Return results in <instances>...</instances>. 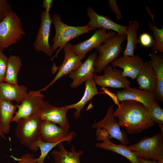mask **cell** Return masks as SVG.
Wrapping results in <instances>:
<instances>
[{
	"label": "cell",
	"instance_id": "cell-1",
	"mask_svg": "<svg viewBox=\"0 0 163 163\" xmlns=\"http://www.w3.org/2000/svg\"><path fill=\"white\" fill-rule=\"evenodd\" d=\"M118 118L120 127H125L128 133H141L154 124L147 108L142 104L135 101L124 100L114 112Z\"/></svg>",
	"mask_w": 163,
	"mask_h": 163
},
{
	"label": "cell",
	"instance_id": "cell-2",
	"mask_svg": "<svg viewBox=\"0 0 163 163\" xmlns=\"http://www.w3.org/2000/svg\"><path fill=\"white\" fill-rule=\"evenodd\" d=\"M52 19L55 33L52 40L53 43L51 48L53 52L55 51L57 48H59L51 58V61L57 57L60 51L70 40L90 31L96 30L87 25L75 26L67 25L62 21L61 16L58 13L54 14Z\"/></svg>",
	"mask_w": 163,
	"mask_h": 163
},
{
	"label": "cell",
	"instance_id": "cell-3",
	"mask_svg": "<svg viewBox=\"0 0 163 163\" xmlns=\"http://www.w3.org/2000/svg\"><path fill=\"white\" fill-rule=\"evenodd\" d=\"M126 39L125 35L117 34L95 49L98 54L94 64V74L101 73L107 65L118 57L122 49L121 45Z\"/></svg>",
	"mask_w": 163,
	"mask_h": 163
},
{
	"label": "cell",
	"instance_id": "cell-4",
	"mask_svg": "<svg viewBox=\"0 0 163 163\" xmlns=\"http://www.w3.org/2000/svg\"><path fill=\"white\" fill-rule=\"evenodd\" d=\"M127 148L138 157L158 161L163 158V132L145 137Z\"/></svg>",
	"mask_w": 163,
	"mask_h": 163
},
{
	"label": "cell",
	"instance_id": "cell-5",
	"mask_svg": "<svg viewBox=\"0 0 163 163\" xmlns=\"http://www.w3.org/2000/svg\"><path fill=\"white\" fill-rule=\"evenodd\" d=\"M25 34L21 19L12 10L0 22V45L4 49L16 43Z\"/></svg>",
	"mask_w": 163,
	"mask_h": 163
},
{
	"label": "cell",
	"instance_id": "cell-6",
	"mask_svg": "<svg viewBox=\"0 0 163 163\" xmlns=\"http://www.w3.org/2000/svg\"><path fill=\"white\" fill-rule=\"evenodd\" d=\"M41 121L36 113L16 122L15 136L22 145L34 152L37 151L34 145L39 138Z\"/></svg>",
	"mask_w": 163,
	"mask_h": 163
},
{
	"label": "cell",
	"instance_id": "cell-7",
	"mask_svg": "<svg viewBox=\"0 0 163 163\" xmlns=\"http://www.w3.org/2000/svg\"><path fill=\"white\" fill-rule=\"evenodd\" d=\"M114 111L113 106H109L104 118L93 123L91 126L105 133L109 139L111 138L116 139L119 141L121 144L127 145L129 143V139L126 133L121 129L120 124L114 115Z\"/></svg>",
	"mask_w": 163,
	"mask_h": 163
},
{
	"label": "cell",
	"instance_id": "cell-8",
	"mask_svg": "<svg viewBox=\"0 0 163 163\" xmlns=\"http://www.w3.org/2000/svg\"><path fill=\"white\" fill-rule=\"evenodd\" d=\"M103 71V75L94 74L93 77L96 84L101 88L124 89L131 87V82L122 75L121 69H117L109 65Z\"/></svg>",
	"mask_w": 163,
	"mask_h": 163
},
{
	"label": "cell",
	"instance_id": "cell-9",
	"mask_svg": "<svg viewBox=\"0 0 163 163\" xmlns=\"http://www.w3.org/2000/svg\"><path fill=\"white\" fill-rule=\"evenodd\" d=\"M68 110L66 106H55L43 100L36 113L41 120L54 123L64 129L69 130L70 125L67 116Z\"/></svg>",
	"mask_w": 163,
	"mask_h": 163
},
{
	"label": "cell",
	"instance_id": "cell-10",
	"mask_svg": "<svg viewBox=\"0 0 163 163\" xmlns=\"http://www.w3.org/2000/svg\"><path fill=\"white\" fill-rule=\"evenodd\" d=\"M44 97L40 90L29 91L20 104H17L18 110L11 122L16 123L21 119L27 118L36 113Z\"/></svg>",
	"mask_w": 163,
	"mask_h": 163
},
{
	"label": "cell",
	"instance_id": "cell-11",
	"mask_svg": "<svg viewBox=\"0 0 163 163\" xmlns=\"http://www.w3.org/2000/svg\"><path fill=\"white\" fill-rule=\"evenodd\" d=\"M65 56L64 60L59 67L56 75L53 80L46 86L40 90L46 91L58 80L76 70L82 63V60L85 57L76 55L72 47V44L68 43L63 48Z\"/></svg>",
	"mask_w": 163,
	"mask_h": 163
},
{
	"label": "cell",
	"instance_id": "cell-12",
	"mask_svg": "<svg viewBox=\"0 0 163 163\" xmlns=\"http://www.w3.org/2000/svg\"><path fill=\"white\" fill-rule=\"evenodd\" d=\"M40 17V24L33 44V48L35 50L42 52L50 56L53 53L49 41L52 19L50 12L45 10L41 13Z\"/></svg>",
	"mask_w": 163,
	"mask_h": 163
},
{
	"label": "cell",
	"instance_id": "cell-13",
	"mask_svg": "<svg viewBox=\"0 0 163 163\" xmlns=\"http://www.w3.org/2000/svg\"><path fill=\"white\" fill-rule=\"evenodd\" d=\"M69 133V130L64 129L56 123L42 120L39 139L44 142H55L63 140L69 144L76 135L73 131Z\"/></svg>",
	"mask_w": 163,
	"mask_h": 163
},
{
	"label": "cell",
	"instance_id": "cell-14",
	"mask_svg": "<svg viewBox=\"0 0 163 163\" xmlns=\"http://www.w3.org/2000/svg\"><path fill=\"white\" fill-rule=\"evenodd\" d=\"M116 95L120 102L124 100H132L140 102L147 108L155 106L158 103L154 92L131 87L120 91H117Z\"/></svg>",
	"mask_w": 163,
	"mask_h": 163
},
{
	"label": "cell",
	"instance_id": "cell-15",
	"mask_svg": "<svg viewBox=\"0 0 163 163\" xmlns=\"http://www.w3.org/2000/svg\"><path fill=\"white\" fill-rule=\"evenodd\" d=\"M117 33L113 31L107 32L102 29L96 30L88 39L75 44L72 45L73 49L77 55L85 57V54L93 49H95L108 39L115 36Z\"/></svg>",
	"mask_w": 163,
	"mask_h": 163
},
{
	"label": "cell",
	"instance_id": "cell-16",
	"mask_svg": "<svg viewBox=\"0 0 163 163\" xmlns=\"http://www.w3.org/2000/svg\"><path fill=\"white\" fill-rule=\"evenodd\" d=\"M97 55L96 51L90 54L78 68L68 74V77L72 80L70 85L71 88H76L93 78L95 71L94 64Z\"/></svg>",
	"mask_w": 163,
	"mask_h": 163
},
{
	"label": "cell",
	"instance_id": "cell-17",
	"mask_svg": "<svg viewBox=\"0 0 163 163\" xmlns=\"http://www.w3.org/2000/svg\"><path fill=\"white\" fill-rule=\"evenodd\" d=\"M87 12L90 20L87 25L96 30L102 29L111 30L117 34L126 36L127 26L119 24L107 16L97 14L91 7L87 8Z\"/></svg>",
	"mask_w": 163,
	"mask_h": 163
},
{
	"label": "cell",
	"instance_id": "cell-18",
	"mask_svg": "<svg viewBox=\"0 0 163 163\" xmlns=\"http://www.w3.org/2000/svg\"><path fill=\"white\" fill-rule=\"evenodd\" d=\"M143 59L138 55L133 56H123L118 57L111 63L114 68L122 69V74L134 80L142 68L144 63Z\"/></svg>",
	"mask_w": 163,
	"mask_h": 163
},
{
	"label": "cell",
	"instance_id": "cell-19",
	"mask_svg": "<svg viewBox=\"0 0 163 163\" xmlns=\"http://www.w3.org/2000/svg\"><path fill=\"white\" fill-rule=\"evenodd\" d=\"M96 136L98 141L101 142L97 143L95 146L105 150L110 151L120 154L128 159L131 163H140L138 157L133 152L127 148V146L122 144L117 145L111 142L105 134L96 130Z\"/></svg>",
	"mask_w": 163,
	"mask_h": 163
},
{
	"label": "cell",
	"instance_id": "cell-20",
	"mask_svg": "<svg viewBox=\"0 0 163 163\" xmlns=\"http://www.w3.org/2000/svg\"><path fill=\"white\" fill-rule=\"evenodd\" d=\"M27 93V88L25 85L12 84L4 82L0 83V100L14 101L19 104Z\"/></svg>",
	"mask_w": 163,
	"mask_h": 163
},
{
	"label": "cell",
	"instance_id": "cell-21",
	"mask_svg": "<svg viewBox=\"0 0 163 163\" xmlns=\"http://www.w3.org/2000/svg\"><path fill=\"white\" fill-rule=\"evenodd\" d=\"M136 79L139 89L155 93L156 78L149 61L144 62Z\"/></svg>",
	"mask_w": 163,
	"mask_h": 163
},
{
	"label": "cell",
	"instance_id": "cell-22",
	"mask_svg": "<svg viewBox=\"0 0 163 163\" xmlns=\"http://www.w3.org/2000/svg\"><path fill=\"white\" fill-rule=\"evenodd\" d=\"M149 61L155 74L156 87L155 94L158 101H163V57L161 53L149 54Z\"/></svg>",
	"mask_w": 163,
	"mask_h": 163
},
{
	"label": "cell",
	"instance_id": "cell-23",
	"mask_svg": "<svg viewBox=\"0 0 163 163\" xmlns=\"http://www.w3.org/2000/svg\"><path fill=\"white\" fill-rule=\"evenodd\" d=\"M96 84L93 78H91L85 82V89L84 94L81 99L77 102L66 106L69 110L75 109L73 115L75 119L79 118L81 112L86 104L96 95L98 94Z\"/></svg>",
	"mask_w": 163,
	"mask_h": 163
},
{
	"label": "cell",
	"instance_id": "cell-24",
	"mask_svg": "<svg viewBox=\"0 0 163 163\" xmlns=\"http://www.w3.org/2000/svg\"><path fill=\"white\" fill-rule=\"evenodd\" d=\"M57 145L59 150H54L51 152L55 163H81L80 157L84 153L83 150L77 151L75 147L72 146L70 151H69L62 142Z\"/></svg>",
	"mask_w": 163,
	"mask_h": 163
},
{
	"label": "cell",
	"instance_id": "cell-25",
	"mask_svg": "<svg viewBox=\"0 0 163 163\" xmlns=\"http://www.w3.org/2000/svg\"><path fill=\"white\" fill-rule=\"evenodd\" d=\"M17 104L11 102L0 100V120L2 131L7 134L10 130V124L14 114L17 109Z\"/></svg>",
	"mask_w": 163,
	"mask_h": 163
},
{
	"label": "cell",
	"instance_id": "cell-26",
	"mask_svg": "<svg viewBox=\"0 0 163 163\" xmlns=\"http://www.w3.org/2000/svg\"><path fill=\"white\" fill-rule=\"evenodd\" d=\"M139 26V23L136 20L129 21L128 25L127 26L126 34V46L123 56H132L134 55L136 46L139 43V40L137 37Z\"/></svg>",
	"mask_w": 163,
	"mask_h": 163
},
{
	"label": "cell",
	"instance_id": "cell-27",
	"mask_svg": "<svg viewBox=\"0 0 163 163\" xmlns=\"http://www.w3.org/2000/svg\"><path fill=\"white\" fill-rule=\"evenodd\" d=\"M23 65L20 57L11 55L8 58V65L4 81L12 84H17V77Z\"/></svg>",
	"mask_w": 163,
	"mask_h": 163
},
{
	"label": "cell",
	"instance_id": "cell-28",
	"mask_svg": "<svg viewBox=\"0 0 163 163\" xmlns=\"http://www.w3.org/2000/svg\"><path fill=\"white\" fill-rule=\"evenodd\" d=\"M153 24L152 22L148 23V26L152 32L154 37L152 47L153 53H157L158 52L161 54L163 53V27L161 29L158 28L155 25L154 19H153Z\"/></svg>",
	"mask_w": 163,
	"mask_h": 163
},
{
	"label": "cell",
	"instance_id": "cell-29",
	"mask_svg": "<svg viewBox=\"0 0 163 163\" xmlns=\"http://www.w3.org/2000/svg\"><path fill=\"white\" fill-rule=\"evenodd\" d=\"M64 141L61 140L55 142H43L39 139L34 145L36 151L39 148L40 150V155L36 159L37 163H44L45 159L50 151L59 143Z\"/></svg>",
	"mask_w": 163,
	"mask_h": 163
},
{
	"label": "cell",
	"instance_id": "cell-30",
	"mask_svg": "<svg viewBox=\"0 0 163 163\" xmlns=\"http://www.w3.org/2000/svg\"><path fill=\"white\" fill-rule=\"evenodd\" d=\"M147 111L154 123L163 125V109L157 103L147 108Z\"/></svg>",
	"mask_w": 163,
	"mask_h": 163
},
{
	"label": "cell",
	"instance_id": "cell-31",
	"mask_svg": "<svg viewBox=\"0 0 163 163\" xmlns=\"http://www.w3.org/2000/svg\"><path fill=\"white\" fill-rule=\"evenodd\" d=\"M8 58L0 51V83L4 82L8 65Z\"/></svg>",
	"mask_w": 163,
	"mask_h": 163
},
{
	"label": "cell",
	"instance_id": "cell-32",
	"mask_svg": "<svg viewBox=\"0 0 163 163\" xmlns=\"http://www.w3.org/2000/svg\"><path fill=\"white\" fill-rule=\"evenodd\" d=\"M11 157L17 161L16 163H37L36 160L37 158L30 153H26L19 158L12 155Z\"/></svg>",
	"mask_w": 163,
	"mask_h": 163
},
{
	"label": "cell",
	"instance_id": "cell-33",
	"mask_svg": "<svg viewBox=\"0 0 163 163\" xmlns=\"http://www.w3.org/2000/svg\"><path fill=\"white\" fill-rule=\"evenodd\" d=\"M11 5L6 0H0V22L12 10Z\"/></svg>",
	"mask_w": 163,
	"mask_h": 163
},
{
	"label": "cell",
	"instance_id": "cell-34",
	"mask_svg": "<svg viewBox=\"0 0 163 163\" xmlns=\"http://www.w3.org/2000/svg\"><path fill=\"white\" fill-rule=\"evenodd\" d=\"M139 39L142 46L145 47H151L153 38L150 34L146 32L142 33L139 36Z\"/></svg>",
	"mask_w": 163,
	"mask_h": 163
},
{
	"label": "cell",
	"instance_id": "cell-35",
	"mask_svg": "<svg viewBox=\"0 0 163 163\" xmlns=\"http://www.w3.org/2000/svg\"><path fill=\"white\" fill-rule=\"evenodd\" d=\"M108 4L111 10L116 15L117 18L119 20L121 19L122 18L121 12L117 4L116 0H109Z\"/></svg>",
	"mask_w": 163,
	"mask_h": 163
},
{
	"label": "cell",
	"instance_id": "cell-36",
	"mask_svg": "<svg viewBox=\"0 0 163 163\" xmlns=\"http://www.w3.org/2000/svg\"><path fill=\"white\" fill-rule=\"evenodd\" d=\"M54 1L53 0H43L42 6L45 9L44 10L49 12L52 7Z\"/></svg>",
	"mask_w": 163,
	"mask_h": 163
},
{
	"label": "cell",
	"instance_id": "cell-37",
	"mask_svg": "<svg viewBox=\"0 0 163 163\" xmlns=\"http://www.w3.org/2000/svg\"><path fill=\"white\" fill-rule=\"evenodd\" d=\"M140 163H158L157 161L150 160L140 157H138Z\"/></svg>",
	"mask_w": 163,
	"mask_h": 163
},
{
	"label": "cell",
	"instance_id": "cell-38",
	"mask_svg": "<svg viewBox=\"0 0 163 163\" xmlns=\"http://www.w3.org/2000/svg\"><path fill=\"white\" fill-rule=\"evenodd\" d=\"M0 137L5 140H6L7 138L5 134L3 133L2 129L0 120Z\"/></svg>",
	"mask_w": 163,
	"mask_h": 163
},
{
	"label": "cell",
	"instance_id": "cell-39",
	"mask_svg": "<svg viewBox=\"0 0 163 163\" xmlns=\"http://www.w3.org/2000/svg\"><path fill=\"white\" fill-rule=\"evenodd\" d=\"M4 49L3 48H2L1 46L0 45V51H3V50H4Z\"/></svg>",
	"mask_w": 163,
	"mask_h": 163
}]
</instances>
